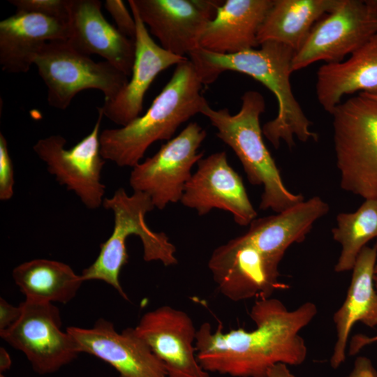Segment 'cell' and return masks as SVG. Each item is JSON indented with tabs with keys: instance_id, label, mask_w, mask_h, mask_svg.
<instances>
[{
	"instance_id": "obj_30",
	"label": "cell",
	"mask_w": 377,
	"mask_h": 377,
	"mask_svg": "<svg viewBox=\"0 0 377 377\" xmlns=\"http://www.w3.org/2000/svg\"><path fill=\"white\" fill-rule=\"evenodd\" d=\"M22 307L20 304L15 306L6 300L0 298V332L13 325L20 317Z\"/></svg>"
},
{
	"instance_id": "obj_6",
	"label": "cell",
	"mask_w": 377,
	"mask_h": 377,
	"mask_svg": "<svg viewBox=\"0 0 377 377\" xmlns=\"http://www.w3.org/2000/svg\"><path fill=\"white\" fill-rule=\"evenodd\" d=\"M331 115L341 188L377 200V99L360 92Z\"/></svg>"
},
{
	"instance_id": "obj_17",
	"label": "cell",
	"mask_w": 377,
	"mask_h": 377,
	"mask_svg": "<svg viewBox=\"0 0 377 377\" xmlns=\"http://www.w3.org/2000/svg\"><path fill=\"white\" fill-rule=\"evenodd\" d=\"M128 3L136 24L131 78L114 99L105 101L103 105L98 108L104 117L121 126L140 116L145 95L158 74L188 59L175 55L154 42L132 0H128Z\"/></svg>"
},
{
	"instance_id": "obj_27",
	"label": "cell",
	"mask_w": 377,
	"mask_h": 377,
	"mask_svg": "<svg viewBox=\"0 0 377 377\" xmlns=\"http://www.w3.org/2000/svg\"><path fill=\"white\" fill-rule=\"evenodd\" d=\"M16 12L36 13L69 20L71 0H9Z\"/></svg>"
},
{
	"instance_id": "obj_32",
	"label": "cell",
	"mask_w": 377,
	"mask_h": 377,
	"mask_svg": "<svg viewBox=\"0 0 377 377\" xmlns=\"http://www.w3.org/2000/svg\"><path fill=\"white\" fill-rule=\"evenodd\" d=\"M374 280L377 290V274L374 275ZM375 342H377V335L374 337H368L364 334L355 335L350 343L348 353L350 355H356L364 347Z\"/></svg>"
},
{
	"instance_id": "obj_15",
	"label": "cell",
	"mask_w": 377,
	"mask_h": 377,
	"mask_svg": "<svg viewBox=\"0 0 377 377\" xmlns=\"http://www.w3.org/2000/svg\"><path fill=\"white\" fill-rule=\"evenodd\" d=\"M80 353L111 365L119 377H168L163 362L135 328L118 332L114 324L99 318L91 328L69 327Z\"/></svg>"
},
{
	"instance_id": "obj_31",
	"label": "cell",
	"mask_w": 377,
	"mask_h": 377,
	"mask_svg": "<svg viewBox=\"0 0 377 377\" xmlns=\"http://www.w3.org/2000/svg\"><path fill=\"white\" fill-rule=\"evenodd\" d=\"M345 377H377V370L367 357H357L352 371Z\"/></svg>"
},
{
	"instance_id": "obj_7",
	"label": "cell",
	"mask_w": 377,
	"mask_h": 377,
	"mask_svg": "<svg viewBox=\"0 0 377 377\" xmlns=\"http://www.w3.org/2000/svg\"><path fill=\"white\" fill-rule=\"evenodd\" d=\"M34 64L47 87L48 104L59 110H66L74 96L84 89L99 90L105 101H112L129 80L110 63L94 61L67 40L47 42L35 57Z\"/></svg>"
},
{
	"instance_id": "obj_12",
	"label": "cell",
	"mask_w": 377,
	"mask_h": 377,
	"mask_svg": "<svg viewBox=\"0 0 377 377\" xmlns=\"http://www.w3.org/2000/svg\"><path fill=\"white\" fill-rule=\"evenodd\" d=\"M279 265L243 235L215 249L208 262L219 290L233 302L269 298L285 288L279 280Z\"/></svg>"
},
{
	"instance_id": "obj_20",
	"label": "cell",
	"mask_w": 377,
	"mask_h": 377,
	"mask_svg": "<svg viewBox=\"0 0 377 377\" xmlns=\"http://www.w3.org/2000/svg\"><path fill=\"white\" fill-rule=\"evenodd\" d=\"M377 260V243L364 246L354 267L346 297L333 315L337 331L330 363L336 369L346 360L350 333L357 322L374 328L377 326V290L374 285V269Z\"/></svg>"
},
{
	"instance_id": "obj_13",
	"label": "cell",
	"mask_w": 377,
	"mask_h": 377,
	"mask_svg": "<svg viewBox=\"0 0 377 377\" xmlns=\"http://www.w3.org/2000/svg\"><path fill=\"white\" fill-rule=\"evenodd\" d=\"M185 186L182 204L200 216L214 208L229 212L238 225H250L258 214L242 177L228 163L226 153H214L201 158Z\"/></svg>"
},
{
	"instance_id": "obj_1",
	"label": "cell",
	"mask_w": 377,
	"mask_h": 377,
	"mask_svg": "<svg viewBox=\"0 0 377 377\" xmlns=\"http://www.w3.org/2000/svg\"><path fill=\"white\" fill-rule=\"evenodd\" d=\"M317 313L311 302L290 311L278 299H258L249 313L256 324L253 330L223 332L219 325L214 332L210 323H203L196 332L197 359L207 372L232 377H268L277 364L300 365L307 347L300 332Z\"/></svg>"
},
{
	"instance_id": "obj_36",
	"label": "cell",
	"mask_w": 377,
	"mask_h": 377,
	"mask_svg": "<svg viewBox=\"0 0 377 377\" xmlns=\"http://www.w3.org/2000/svg\"><path fill=\"white\" fill-rule=\"evenodd\" d=\"M374 272H375V274H377V262L375 266Z\"/></svg>"
},
{
	"instance_id": "obj_11",
	"label": "cell",
	"mask_w": 377,
	"mask_h": 377,
	"mask_svg": "<svg viewBox=\"0 0 377 377\" xmlns=\"http://www.w3.org/2000/svg\"><path fill=\"white\" fill-rule=\"evenodd\" d=\"M98 113L91 131L71 148L65 147L66 140L59 135L41 138L33 147L57 182L74 192L89 209L103 205L105 192V186L101 181L105 160L100 143V126L104 116L98 109Z\"/></svg>"
},
{
	"instance_id": "obj_28",
	"label": "cell",
	"mask_w": 377,
	"mask_h": 377,
	"mask_svg": "<svg viewBox=\"0 0 377 377\" xmlns=\"http://www.w3.org/2000/svg\"><path fill=\"white\" fill-rule=\"evenodd\" d=\"M14 169L6 138L0 133V200H10L14 193Z\"/></svg>"
},
{
	"instance_id": "obj_23",
	"label": "cell",
	"mask_w": 377,
	"mask_h": 377,
	"mask_svg": "<svg viewBox=\"0 0 377 377\" xmlns=\"http://www.w3.org/2000/svg\"><path fill=\"white\" fill-rule=\"evenodd\" d=\"M356 91L377 94V34L348 59L326 63L317 71L316 97L330 114L344 95Z\"/></svg>"
},
{
	"instance_id": "obj_14",
	"label": "cell",
	"mask_w": 377,
	"mask_h": 377,
	"mask_svg": "<svg viewBox=\"0 0 377 377\" xmlns=\"http://www.w3.org/2000/svg\"><path fill=\"white\" fill-rule=\"evenodd\" d=\"M149 32L165 50L187 57L224 1L132 0Z\"/></svg>"
},
{
	"instance_id": "obj_8",
	"label": "cell",
	"mask_w": 377,
	"mask_h": 377,
	"mask_svg": "<svg viewBox=\"0 0 377 377\" xmlns=\"http://www.w3.org/2000/svg\"><path fill=\"white\" fill-rule=\"evenodd\" d=\"M377 34V0H340L313 27L292 60V71L320 61L344 60Z\"/></svg>"
},
{
	"instance_id": "obj_34",
	"label": "cell",
	"mask_w": 377,
	"mask_h": 377,
	"mask_svg": "<svg viewBox=\"0 0 377 377\" xmlns=\"http://www.w3.org/2000/svg\"><path fill=\"white\" fill-rule=\"evenodd\" d=\"M11 365V359L7 350L1 347L0 348V370L5 371L10 368Z\"/></svg>"
},
{
	"instance_id": "obj_2",
	"label": "cell",
	"mask_w": 377,
	"mask_h": 377,
	"mask_svg": "<svg viewBox=\"0 0 377 377\" xmlns=\"http://www.w3.org/2000/svg\"><path fill=\"white\" fill-rule=\"evenodd\" d=\"M259 49L234 54H218L198 47L188 55L203 84H209L224 71L244 73L261 82L275 96L276 117L266 122L263 134L275 149L284 141L290 149L294 137L303 142L317 141L318 135L310 130L311 122L293 94L290 75L295 50L276 41H265Z\"/></svg>"
},
{
	"instance_id": "obj_24",
	"label": "cell",
	"mask_w": 377,
	"mask_h": 377,
	"mask_svg": "<svg viewBox=\"0 0 377 377\" xmlns=\"http://www.w3.org/2000/svg\"><path fill=\"white\" fill-rule=\"evenodd\" d=\"M339 2L340 0H274L258 31L259 45L265 41H276L296 52L313 26Z\"/></svg>"
},
{
	"instance_id": "obj_3",
	"label": "cell",
	"mask_w": 377,
	"mask_h": 377,
	"mask_svg": "<svg viewBox=\"0 0 377 377\" xmlns=\"http://www.w3.org/2000/svg\"><path fill=\"white\" fill-rule=\"evenodd\" d=\"M202 85L188 58L177 64L143 115L124 126L101 133L103 158L119 167L133 168L140 163L151 144L170 140L180 125L201 113L208 103L202 94Z\"/></svg>"
},
{
	"instance_id": "obj_37",
	"label": "cell",
	"mask_w": 377,
	"mask_h": 377,
	"mask_svg": "<svg viewBox=\"0 0 377 377\" xmlns=\"http://www.w3.org/2000/svg\"><path fill=\"white\" fill-rule=\"evenodd\" d=\"M0 377H5L3 375L1 374Z\"/></svg>"
},
{
	"instance_id": "obj_33",
	"label": "cell",
	"mask_w": 377,
	"mask_h": 377,
	"mask_svg": "<svg viewBox=\"0 0 377 377\" xmlns=\"http://www.w3.org/2000/svg\"><path fill=\"white\" fill-rule=\"evenodd\" d=\"M268 377H296L288 368V365L279 363L269 371Z\"/></svg>"
},
{
	"instance_id": "obj_10",
	"label": "cell",
	"mask_w": 377,
	"mask_h": 377,
	"mask_svg": "<svg viewBox=\"0 0 377 377\" xmlns=\"http://www.w3.org/2000/svg\"><path fill=\"white\" fill-rule=\"evenodd\" d=\"M22 313L1 337L22 352L34 371L50 374L73 361L80 351L71 335L61 330L59 309L48 302L25 300L20 303Z\"/></svg>"
},
{
	"instance_id": "obj_19",
	"label": "cell",
	"mask_w": 377,
	"mask_h": 377,
	"mask_svg": "<svg viewBox=\"0 0 377 377\" xmlns=\"http://www.w3.org/2000/svg\"><path fill=\"white\" fill-rule=\"evenodd\" d=\"M68 21L16 12L0 22V65L10 73H27L49 41L67 40Z\"/></svg>"
},
{
	"instance_id": "obj_21",
	"label": "cell",
	"mask_w": 377,
	"mask_h": 377,
	"mask_svg": "<svg viewBox=\"0 0 377 377\" xmlns=\"http://www.w3.org/2000/svg\"><path fill=\"white\" fill-rule=\"evenodd\" d=\"M274 0H227L206 26L199 47L234 54L259 46L258 34Z\"/></svg>"
},
{
	"instance_id": "obj_22",
	"label": "cell",
	"mask_w": 377,
	"mask_h": 377,
	"mask_svg": "<svg viewBox=\"0 0 377 377\" xmlns=\"http://www.w3.org/2000/svg\"><path fill=\"white\" fill-rule=\"evenodd\" d=\"M329 211L327 202L313 196L275 215L255 219L242 235L265 256L280 263L288 247L303 242L315 223Z\"/></svg>"
},
{
	"instance_id": "obj_16",
	"label": "cell",
	"mask_w": 377,
	"mask_h": 377,
	"mask_svg": "<svg viewBox=\"0 0 377 377\" xmlns=\"http://www.w3.org/2000/svg\"><path fill=\"white\" fill-rule=\"evenodd\" d=\"M135 329L163 362L168 377H210L197 359V330L185 311L159 306L145 313Z\"/></svg>"
},
{
	"instance_id": "obj_35",
	"label": "cell",
	"mask_w": 377,
	"mask_h": 377,
	"mask_svg": "<svg viewBox=\"0 0 377 377\" xmlns=\"http://www.w3.org/2000/svg\"><path fill=\"white\" fill-rule=\"evenodd\" d=\"M364 93L373 98L377 99V94H370V93H367V92H364Z\"/></svg>"
},
{
	"instance_id": "obj_5",
	"label": "cell",
	"mask_w": 377,
	"mask_h": 377,
	"mask_svg": "<svg viewBox=\"0 0 377 377\" xmlns=\"http://www.w3.org/2000/svg\"><path fill=\"white\" fill-rule=\"evenodd\" d=\"M102 205L113 213V230L101 244L96 259L80 275L84 281L105 282L128 300L119 281L121 270L128 259V237L132 235L140 237L145 261H160L165 266L177 263L176 248L165 233L154 232L147 224L145 216L155 207L147 194L134 191L129 195L123 188H119L112 197L104 198Z\"/></svg>"
},
{
	"instance_id": "obj_4",
	"label": "cell",
	"mask_w": 377,
	"mask_h": 377,
	"mask_svg": "<svg viewBox=\"0 0 377 377\" xmlns=\"http://www.w3.org/2000/svg\"><path fill=\"white\" fill-rule=\"evenodd\" d=\"M241 99V108L235 114L228 108L214 110L208 103L200 114L216 129V136L234 151L249 182L263 186L259 209L281 212L304 200V196L286 188L265 145L260 124V117L265 110L264 97L260 92L250 90Z\"/></svg>"
},
{
	"instance_id": "obj_18",
	"label": "cell",
	"mask_w": 377,
	"mask_h": 377,
	"mask_svg": "<svg viewBox=\"0 0 377 377\" xmlns=\"http://www.w3.org/2000/svg\"><path fill=\"white\" fill-rule=\"evenodd\" d=\"M101 5L98 0H71L67 41L84 54L101 56L129 77L135 60V41L107 21Z\"/></svg>"
},
{
	"instance_id": "obj_9",
	"label": "cell",
	"mask_w": 377,
	"mask_h": 377,
	"mask_svg": "<svg viewBox=\"0 0 377 377\" xmlns=\"http://www.w3.org/2000/svg\"><path fill=\"white\" fill-rule=\"evenodd\" d=\"M206 136L198 124L189 123L154 155L133 168L129 184L133 191L147 194L161 210L180 201L192 167L202 158L203 152L198 150Z\"/></svg>"
},
{
	"instance_id": "obj_26",
	"label": "cell",
	"mask_w": 377,
	"mask_h": 377,
	"mask_svg": "<svg viewBox=\"0 0 377 377\" xmlns=\"http://www.w3.org/2000/svg\"><path fill=\"white\" fill-rule=\"evenodd\" d=\"M332 235L341 246L334 271L341 273L352 270L362 249L377 237V200H365L356 211L339 213Z\"/></svg>"
},
{
	"instance_id": "obj_29",
	"label": "cell",
	"mask_w": 377,
	"mask_h": 377,
	"mask_svg": "<svg viewBox=\"0 0 377 377\" xmlns=\"http://www.w3.org/2000/svg\"><path fill=\"white\" fill-rule=\"evenodd\" d=\"M105 7L113 18L118 31L124 36L135 41L136 24L132 13H130L121 0H106Z\"/></svg>"
},
{
	"instance_id": "obj_25",
	"label": "cell",
	"mask_w": 377,
	"mask_h": 377,
	"mask_svg": "<svg viewBox=\"0 0 377 377\" xmlns=\"http://www.w3.org/2000/svg\"><path fill=\"white\" fill-rule=\"evenodd\" d=\"M12 275L25 300L35 302L68 303L84 282L68 265L48 259L21 263Z\"/></svg>"
}]
</instances>
